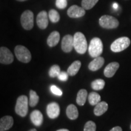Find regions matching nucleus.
Returning <instances> with one entry per match:
<instances>
[{
	"instance_id": "nucleus-13",
	"label": "nucleus",
	"mask_w": 131,
	"mask_h": 131,
	"mask_svg": "<svg viewBox=\"0 0 131 131\" xmlns=\"http://www.w3.org/2000/svg\"><path fill=\"white\" fill-rule=\"evenodd\" d=\"M14 124V119L10 116H5L0 119V131L9 130Z\"/></svg>"
},
{
	"instance_id": "nucleus-17",
	"label": "nucleus",
	"mask_w": 131,
	"mask_h": 131,
	"mask_svg": "<svg viewBox=\"0 0 131 131\" xmlns=\"http://www.w3.org/2000/svg\"><path fill=\"white\" fill-rule=\"evenodd\" d=\"M60 39V35L59 32L57 31H53L47 38V43L49 47H54L58 45Z\"/></svg>"
},
{
	"instance_id": "nucleus-19",
	"label": "nucleus",
	"mask_w": 131,
	"mask_h": 131,
	"mask_svg": "<svg viewBox=\"0 0 131 131\" xmlns=\"http://www.w3.org/2000/svg\"><path fill=\"white\" fill-rule=\"evenodd\" d=\"M66 115L70 119H76L78 117V111L76 106L73 104H70L66 109Z\"/></svg>"
},
{
	"instance_id": "nucleus-29",
	"label": "nucleus",
	"mask_w": 131,
	"mask_h": 131,
	"mask_svg": "<svg viewBox=\"0 0 131 131\" xmlns=\"http://www.w3.org/2000/svg\"><path fill=\"white\" fill-rule=\"evenodd\" d=\"M55 4L58 9H64L67 7L68 2H67V0H56Z\"/></svg>"
},
{
	"instance_id": "nucleus-23",
	"label": "nucleus",
	"mask_w": 131,
	"mask_h": 131,
	"mask_svg": "<svg viewBox=\"0 0 131 131\" xmlns=\"http://www.w3.org/2000/svg\"><path fill=\"white\" fill-rule=\"evenodd\" d=\"M30 98H29V104L31 107H35L37 105L39 101V96L38 95L37 93L33 90L30 91Z\"/></svg>"
},
{
	"instance_id": "nucleus-10",
	"label": "nucleus",
	"mask_w": 131,
	"mask_h": 131,
	"mask_svg": "<svg viewBox=\"0 0 131 131\" xmlns=\"http://www.w3.org/2000/svg\"><path fill=\"white\" fill-rule=\"evenodd\" d=\"M46 112L48 117L51 119H55L59 116L60 113V106L58 103L53 102L47 106Z\"/></svg>"
},
{
	"instance_id": "nucleus-31",
	"label": "nucleus",
	"mask_w": 131,
	"mask_h": 131,
	"mask_svg": "<svg viewBox=\"0 0 131 131\" xmlns=\"http://www.w3.org/2000/svg\"><path fill=\"white\" fill-rule=\"evenodd\" d=\"M69 74L68 72H61L58 76V78L61 81H66L68 80Z\"/></svg>"
},
{
	"instance_id": "nucleus-36",
	"label": "nucleus",
	"mask_w": 131,
	"mask_h": 131,
	"mask_svg": "<svg viewBox=\"0 0 131 131\" xmlns=\"http://www.w3.org/2000/svg\"><path fill=\"white\" fill-rule=\"evenodd\" d=\"M16 1H20V2H23V1H27V0H16Z\"/></svg>"
},
{
	"instance_id": "nucleus-35",
	"label": "nucleus",
	"mask_w": 131,
	"mask_h": 131,
	"mask_svg": "<svg viewBox=\"0 0 131 131\" xmlns=\"http://www.w3.org/2000/svg\"><path fill=\"white\" fill-rule=\"evenodd\" d=\"M29 131H37V129H30V130H29Z\"/></svg>"
},
{
	"instance_id": "nucleus-33",
	"label": "nucleus",
	"mask_w": 131,
	"mask_h": 131,
	"mask_svg": "<svg viewBox=\"0 0 131 131\" xmlns=\"http://www.w3.org/2000/svg\"><path fill=\"white\" fill-rule=\"evenodd\" d=\"M114 6V8H115V9H117V8L118 7V4H117V3H114V6Z\"/></svg>"
},
{
	"instance_id": "nucleus-6",
	"label": "nucleus",
	"mask_w": 131,
	"mask_h": 131,
	"mask_svg": "<svg viewBox=\"0 0 131 131\" xmlns=\"http://www.w3.org/2000/svg\"><path fill=\"white\" fill-rule=\"evenodd\" d=\"M99 24L103 28L112 29L117 28L119 26V21L114 16L105 15L99 19Z\"/></svg>"
},
{
	"instance_id": "nucleus-26",
	"label": "nucleus",
	"mask_w": 131,
	"mask_h": 131,
	"mask_svg": "<svg viewBox=\"0 0 131 131\" xmlns=\"http://www.w3.org/2000/svg\"><path fill=\"white\" fill-rule=\"evenodd\" d=\"M98 0H82L81 6L85 10H90L95 6Z\"/></svg>"
},
{
	"instance_id": "nucleus-4",
	"label": "nucleus",
	"mask_w": 131,
	"mask_h": 131,
	"mask_svg": "<svg viewBox=\"0 0 131 131\" xmlns=\"http://www.w3.org/2000/svg\"><path fill=\"white\" fill-rule=\"evenodd\" d=\"M15 54L16 57L19 61L24 63L30 62L32 58V55L29 49L23 46H16L15 48Z\"/></svg>"
},
{
	"instance_id": "nucleus-28",
	"label": "nucleus",
	"mask_w": 131,
	"mask_h": 131,
	"mask_svg": "<svg viewBox=\"0 0 131 131\" xmlns=\"http://www.w3.org/2000/svg\"><path fill=\"white\" fill-rule=\"evenodd\" d=\"M84 131H96V124L92 121H89L85 124Z\"/></svg>"
},
{
	"instance_id": "nucleus-37",
	"label": "nucleus",
	"mask_w": 131,
	"mask_h": 131,
	"mask_svg": "<svg viewBox=\"0 0 131 131\" xmlns=\"http://www.w3.org/2000/svg\"><path fill=\"white\" fill-rule=\"evenodd\" d=\"M130 129H131V125H130Z\"/></svg>"
},
{
	"instance_id": "nucleus-3",
	"label": "nucleus",
	"mask_w": 131,
	"mask_h": 131,
	"mask_svg": "<svg viewBox=\"0 0 131 131\" xmlns=\"http://www.w3.org/2000/svg\"><path fill=\"white\" fill-rule=\"evenodd\" d=\"M28 98L26 95L19 96L17 98L15 112L21 117H26L28 112Z\"/></svg>"
},
{
	"instance_id": "nucleus-16",
	"label": "nucleus",
	"mask_w": 131,
	"mask_h": 131,
	"mask_svg": "<svg viewBox=\"0 0 131 131\" xmlns=\"http://www.w3.org/2000/svg\"><path fill=\"white\" fill-rule=\"evenodd\" d=\"M104 59L103 57L100 56L94 58V60H93L89 63L88 68H89V69L92 70V71H96V70L100 69L104 64Z\"/></svg>"
},
{
	"instance_id": "nucleus-21",
	"label": "nucleus",
	"mask_w": 131,
	"mask_h": 131,
	"mask_svg": "<svg viewBox=\"0 0 131 131\" xmlns=\"http://www.w3.org/2000/svg\"><path fill=\"white\" fill-rule=\"evenodd\" d=\"M87 97H88V92L86 90H80L77 96V103L79 106H83L86 103Z\"/></svg>"
},
{
	"instance_id": "nucleus-2",
	"label": "nucleus",
	"mask_w": 131,
	"mask_h": 131,
	"mask_svg": "<svg viewBox=\"0 0 131 131\" xmlns=\"http://www.w3.org/2000/svg\"><path fill=\"white\" fill-rule=\"evenodd\" d=\"M88 50L90 56L92 58L100 56L103 50V45L101 39L96 37L92 39L88 47Z\"/></svg>"
},
{
	"instance_id": "nucleus-8",
	"label": "nucleus",
	"mask_w": 131,
	"mask_h": 131,
	"mask_svg": "<svg viewBox=\"0 0 131 131\" xmlns=\"http://www.w3.org/2000/svg\"><path fill=\"white\" fill-rule=\"evenodd\" d=\"M14 58L12 52L6 47L0 48V63L4 64H10L14 61Z\"/></svg>"
},
{
	"instance_id": "nucleus-32",
	"label": "nucleus",
	"mask_w": 131,
	"mask_h": 131,
	"mask_svg": "<svg viewBox=\"0 0 131 131\" xmlns=\"http://www.w3.org/2000/svg\"><path fill=\"white\" fill-rule=\"evenodd\" d=\"M110 131H123L122 127L119 126H116L113 127Z\"/></svg>"
},
{
	"instance_id": "nucleus-9",
	"label": "nucleus",
	"mask_w": 131,
	"mask_h": 131,
	"mask_svg": "<svg viewBox=\"0 0 131 131\" xmlns=\"http://www.w3.org/2000/svg\"><path fill=\"white\" fill-rule=\"evenodd\" d=\"M68 15L72 18H78L83 16L86 14L85 9L83 7H79L77 5L70 6L67 12Z\"/></svg>"
},
{
	"instance_id": "nucleus-34",
	"label": "nucleus",
	"mask_w": 131,
	"mask_h": 131,
	"mask_svg": "<svg viewBox=\"0 0 131 131\" xmlns=\"http://www.w3.org/2000/svg\"><path fill=\"white\" fill-rule=\"evenodd\" d=\"M57 131H69L68 129H59V130H57Z\"/></svg>"
},
{
	"instance_id": "nucleus-20",
	"label": "nucleus",
	"mask_w": 131,
	"mask_h": 131,
	"mask_svg": "<svg viewBox=\"0 0 131 131\" xmlns=\"http://www.w3.org/2000/svg\"><path fill=\"white\" fill-rule=\"evenodd\" d=\"M81 63L79 60H77L75 61L73 63H72L70 64V66L69 67L68 69V72L69 75L70 76H74L78 73L79 71L80 68H81Z\"/></svg>"
},
{
	"instance_id": "nucleus-30",
	"label": "nucleus",
	"mask_w": 131,
	"mask_h": 131,
	"mask_svg": "<svg viewBox=\"0 0 131 131\" xmlns=\"http://www.w3.org/2000/svg\"><path fill=\"white\" fill-rule=\"evenodd\" d=\"M50 91L54 95H56L58 96H61L62 94H63V92L60 90L58 87L55 86V85H52L50 87Z\"/></svg>"
},
{
	"instance_id": "nucleus-24",
	"label": "nucleus",
	"mask_w": 131,
	"mask_h": 131,
	"mask_svg": "<svg viewBox=\"0 0 131 131\" xmlns=\"http://www.w3.org/2000/svg\"><path fill=\"white\" fill-rule=\"evenodd\" d=\"M105 86V81L102 79H97L92 82L91 87L95 91L102 90Z\"/></svg>"
},
{
	"instance_id": "nucleus-27",
	"label": "nucleus",
	"mask_w": 131,
	"mask_h": 131,
	"mask_svg": "<svg viewBox=\"0 0 131 131\" xmlns=\"http://www.w3.org/2000/svg\"><path fill=\"white\" fill-rule=\"evenodd\" d=\"M61 72L60 68L58 65L54 64L50 68L49 71V75L51 78L58 77V76Z\"/></svg>"
},
{
	"instance_id": "nucleus-14",
	"label": "nucleus",
	"mask_w": 131,
	"mask_h": 131,
	"mask_svg": "<svg viewBox=\"0 0 131 131\" xmlns=\"http://www.w3.org/2000/svg\"><path fill=\"white\" fill-rule=\"evenodd\" d=\"M119 64L117 62H112L109 63L104 70V74L106 77L111 78L115 75L118 69Z\"/></svg>"
},
{
	"instance_id": "nucleus-25",
	"label": "nucleus",
	"mask_w": 131,
	"mask_h": 131,
	"mask_svg": "<svg viewBox=\"0 0 131 131\" xmlns=\"http://www.w3.org/2000/svg\"><path fill=\"white\" fill-rule=\"evenodd\" d=\"M49 18L50 21L53 23H56L58 22L60 19V16L59 13L57 12L56 10L51 9L49 12Z\"/></svg>"
},
{
	"instance_id": "nucleus-5",
	"label": "nucleus",
	"mask_w": 131,
	"mask_h": 131,
	"mask_svg": "<svg viewBox=\"0 0 131 131\" xmlns=\"http://www.w3.org/2000/svg\"><path fill=\"white\" fill-rule=\"evenodd\" d=\"M130 44V40L128 37H121L112 42L111 49L114 52H119L127 49Z\"/></svg>"
},
{
	"instance_id": "nucleus-15",
	"label": "nucleus",
	"mask_w": 131,
	"mask_h": 131,
	"mask_svg": "<svg viewBox=\"0 0 131 131\" xmlns=\"http://www.w3.org/2000/svg\"><path fill=\"white\" fill-rule=\"evenodd\" d=\"M30 119L36 126H40L43 122V116L40 111L35 110L30 114Z\"/></svg>"
},
{
	"instance_id": "nucleus-1",
	"label": "nucleus",
	"mask_w": 131,
	"mask_h": 131,
	"mask_svg": "<svg viewBox=\"0 0 131 131\" xmlns=\"http://www.w3.org/2000/svg\"><path fill=\"white\" fill-rule=\"evenodd\" d=\"M73 47L77 53L84 54L88 49V42L84 34L81 32L75 33L73 36Z\"/></svg>"
},
{
	"instance_id": "nucleus-18",
	"label": "nucleus",
	"mask_w": 131,
	"mask_h": 131,
	"mask_svg": "<svg viewBox=\"0 0 131 131\" xmlns=\"http://www.w3.org/2000/svg\"><path fill=\"white\" fill-rule=\"evenodd\" d=\"M108 109V104L105 101H100L95 106L94 112L96 116H101L104 114Z\"/></svg>"
},
{
	"instance_id": "nucleus-12",
	"label": "nucleus",
	"mask_w": 131,
	"mask_h": 131,
	"mask_svg": "<svg viewBox=\"0 0 131 131\" xmlns=\"http://www.w3.org/2000/svg\"><path fill=\"white\" fill-rule=\"evenodd\" d=\"M48 15L46 11H41L37 16V24L41 29H46L49 24Z\"/></svg>"
},
{
	"instance_id": "nucleus-7",
	"label": "nucleus",
	"mask_w": 131,
	"mask_h": 131,
	"mask_svg": "<svg viewBox=\"0 0 131 131\" xmlns=\"http://www.w3.org/2000/svg\"><path fill=\"white\" fill-rule=\"evenodd\" d=\"M34 14L32 11L27 10L21 16V24L25 30H31L34 27Z\"/></svg>"
},
{
	"instance_id": "nucleus-22",
	"label": "nucleus",
	"mask_w": 131,
	"mask_h": 131,
	"mask_svg": "<svg viewBox=\"0 0 131 131\" xmlns=\"http://www.w3.org/2000/svg\"><path fill=\"white\" fill-rule=\"evenodd\" d=\"M88 101L92 106H96L101 101V96L98 93L91 92L88 95Z\"/></svg>"
},
{
	"instance_id": "nucleus-11",
	"label": "nucleus",
	"mask_w": 131,
	"mask_h": 131,
	"mask_svg": "<svg viewBox=\"0 0 131 131\" xmlns=\"http://www.w3.org/2000/svg\"><path fill=\"white\" fill-rule=\"evenodd\" d=\"M73 47V37L70 35H66L63 37L61 42V49L63 52L69 53L72 50Z\"/></svg>"
}]
</instances>
